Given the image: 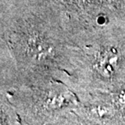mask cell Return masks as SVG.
Masks as SVG:
<instances>
[{"label": "cell", "instance_id": "7a4b0ae2", "mask_svg": "<svg viewBox=\"0 0 125 125\" xmlns=\"http://www.w3.org/2000/svg\"><path fill=\"white\" fill-rule=\"evenodd\" d=\"M81 98L117 95L125 86V33L111 32L72 51L65 81Z\"/></svg>", "mask_w": 125, "mask_h": 125}, {"label": "cell", "instance_id": "5b68a950", "mask_svg": "<svg viewBox=\"0 0 125 125\" xmlns=\"http://www.w3.org/2000/svg\"><path fill=\"white\" fill-rule=\"evenodd\" d=\"M1 95V94H0ZM0 122L1 124H21L19 116L11 104L4 96H0Z\"/></svg>", "mask_w": 125, "mask_h": 125}, {"label": "cell", "instance_id": "277c9868", "mask_svg": "<svg viewBox=\"0 0 125 125\" xmlns=\"http://www.w3.org/2000/svg\"><path fill=\"white\" fill-rule=\"evenodd\" d=\"M18 114L21 124H81V98L62 81L1 89Z\"/></svg>", "mask_w": 125, "mask_h": 125}, {"label": "cell", "instance_id": "3957f363", "mask_svg": "<svg viewBox=\"0 0 125 125\" xmlns=\"http://www.w3.org/2000/svg\"><path fill=\"white\" fill-rule=\"evenodd\" d=\"M42 11L72 46L125 33V0H18Z\"/></svg>", "mask_w": 125, "mask_h": 125}, {"label": "cell", "instance_id": "6da1fadb", "mask_svg": "<svg viewBox=\"0 0 125 125\" xmlns=\"http://www.w3.org/2000/svg\"><path fill=\"white\" fill-rule=\"evenodd\" d=\"M0 89L65 82L72 46L39 10L0 0Z\"/></svg>", "mask_w": 125, "mask_h": 125}]
</instances>
